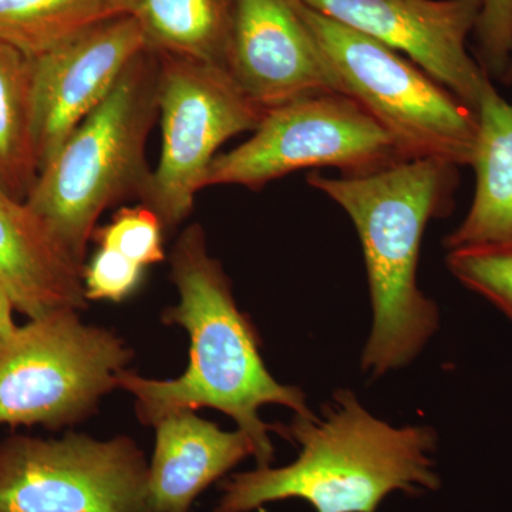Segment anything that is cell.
Returning a JSON list of instances; mask_svg holds the SVG:
<instances>
[{
  "label": "cell",
  "instance_id": "9a60e30c",
  "mask_svg": "<svg viewBox=\"0 0 512 512\" xmlns=\"http://www.w3.org/2000/svg\"><path fill=\"white\" fill-rule=\"evenodd\" d=\"M476 113V192L466 218L444 238L447 254L512 251V104L488 80Z\"/></svg>",
  "mask_w": 512,
  "mask_h": 512
},
{
  "label": "cell",
  "instance_id": "4fadbf2b",
  "mask_svg": "<svg viewBox=\"0 0 512 512\" xmlns=\"http://www.w3.org/2000/svg\"><path fill=\"white\" fill-rule=\"evenodd\" d=\"M83 268L28 202L0 187V288L29 319L87 306Z\"/></svg>",
  "mask_w": 512,
  "mask_h": 512
},
{
  "label": "cell",
  "instance_id": "603a6c76",
  "mask_svg": "<svg viewBox=\"0 0 512 512\" xmlns=\"http://www.w3.org/2000/svg\"><path fill=\"white\" fill-rule=\"evenodd\" d=\"M13 309L15 305L10 301L8 293L0 288V350L8 345L19 329L13 320Z\"/></svg>",
  "mask_w": 512,
  "mask_h": 512
},
{
  "label": "cell",
  "instance_id": "cb8c5ba5",
  "mask_svg": "<svg viewBox=\"0 0 512 512\" xmlns=\"http://www.w3.org/2000/svg\"><path fill=\"white\" fill-rule=\"evenodd\" d=\"M501 82L508 84V86H512V57L510 64H508L507 70H505L504 76L501 77Z\"/></svg>",
  "mask_w": 512,
  "mask_h": 512
},
{
  "label": "cell",
  "instance_id": "2e32d148",
  "mask_svg": "<svg viewBox=\"0 0 512 512\" xmlns=\"http://www.w3.org/2000/svg\"><path fill=\"white\" fill-rule=\"evenodd\" d=\"M235 0H131L153 52L224 66Z\"/></svg>",
  "mask_w": 512,
  "mask_h": 512
},
{
  "label": "cell",
  "instance_id": "9c48e42d",
  "mask_svg": "<svg viewBox=\"0 0 512 512\" xmlns=\"http://www.w3.org/2000/svg\"><path fill=\"white\" fill-rule=\"evenodd\" d=\"M0 512H153L148 463L126 436L0 443Z\"/></svg>",
  "mask_w": 512,
  "mask_h": 512
},
{
  "label": "cell",
  "instance_id": "ac0fdd59",
  "mask_svg": "<svg viewBox=\"0 0 512 512\" xmlns=\"http://www.w3.org/2000/svg\"><path fill=\"white\" fill-rule=\"evenodd\" d=\"M37 175L30 59L0 40V187L26 201Z\"/></svg>",
  "mask_w": 512,
  "mask_h": 512
},
{
  "label": "cell",
  "instance_id": "8fae6325",
  "mask_svg": "<svg viewBox=\"0 0 512 512\" xmlns=\"http://www.w3.org/2000/svg\"><path fill=\"white\" fill-rule=\"evenodd\" d=\"M146 49L140 23L124 15L97 23L30 59L39 173Z\"/></svg>",
  "mask_w": 512,
  "mask_h": 512
},
{
  "label": "cell",
  "instance_id": "d6986e66",
  "mask_svg": "<svg viewBox=\"0 0 512 512\" xmlns=\"http://www.w3.org/2000/svg\"><path fill=\"white\" fill-rule=\"evenodd\" d=\"M163 222L144 204L121 207L109 224L96 228L93 239L100 248L113 249L137 265L160 264L165 259Z\"/></svg>",
  "mask_w": 512,
  "mask_h": 512
},
{
  "label": "cell",
  "instance_id": "7a4b0ae2",
  "mask_svg": "<svg viewBox=\"0 0 512 512\" xmlns=\"http://www.w3.org/2000/svg\"><path fill=\"white\" fill-rule=\"evenodd\" d=\"M458 181L457 165L437 158L360 175H308L349 215L362 244L373 311L362 369L375 379L409 366L439 330V308L419 288L417 266L424 231L453 210Z\"/></svg>",
  "mask_w": 512,
  "mask_h": 512
},
{
  "label": "cell",
  "instance_id": "e0dca14e",
  "mask_svg": "<svg viewBox=\"0 0 512 512\" xmlns=\"http://www.w3.org/2000/svg\"><path fill=\"white\" fill-rule=\"evenodd\" d=\"M131 15V0H0V40L29 59L97 23Z\"/></svg>",
  "mask_w": 512,
  "mask_h": 512
},
{
  "label": "cell",
  "instance_id": "7402d4cb",
  "mask_svg": "<svg viewBox=\"0 0 512 512\" xmlns=\"http://www.w3.org/2000/svg\"><path fill=\"white\" fill-rule=\"evenodd\" d=\"M474 36L478 63L501 80L512 57V0H480Z\"/></svg>",
  "mask_w": 512,
  "mask_h": 512
},
{
  "label": "cell",
  "instance_id": "ba28073f",
  "mask_svg": "<svg viewBox=\"0 0 512 512\" xmlns=\"http://www.w3.org/2000/svg\"><path fill=\"white\" fill-rule=\"evenodd\" d=\"M404 160L410 158L355 100L315 94L266 111L247 141L215 157L205 188L238 185L258 191L296 171L332 167L360 175Z\"/></svg>",
  "mask_w": 512,
  "mask_h": 512
},
{
  "label": "cell",
  "instance_id": "7c38bea8",
  "mask_svg": "<svg viewBox=\"0 0 512 512\" xmlns=\"http://www.w3.org/2000/svg\"><path fill=\"white\" fill-rule=\"evenodd\" d=\"M224 66L265 111L339 93L335 74L293 0H235Z\"/></svg>",
  "mask_w": 512,
  "mask_h": 512
},
{
  "label": "cell",
  "instance_id": "44dd1931",
  "mask_svg": "<svg viewBox=\"0 0 512 512\" xmlns=\"http://www.w3.org/2000/svg\"><path fill=\"white\" fill-rule=\"evenodd\" d=\"M144 269L113 249L99 247L83 268L87 301H124L143 281Z\"/></svg>",
  "mask_w": 512,
  "mask_h": 512
},
{
  "label": "cell",
  "instance_id": "5b68a950",
  "mask_svg": "<svg viewBox=\"0 0 512 512\" xmlns=\"http://www.w3.org/2000/svg\"><path fill=\"white\" fill-rule=\"evenodd\" d=\"M338 82L394 138L407 158L473 163L476 110L412 60L293 0Z\"/></svg>",
  "mask_w": 512,
  "mask_h": 512
},
{
  "label": "cell",
  "instance_id": "5bb4252c",
  "mask_svg": "<svg viewBox=\"0 0 512 512\" xmlns=\"http://www.w3.org/2000/svg\"><path fill=\"white\" fill-rule=\"evenodd\" d=\"M148 493L153 512H190L204 493L237 464L255 456L247 434L225 431L195 412H178L158 421Z\"/></svg>",
  "mask_w": 512,
  "mask_h": 512
},
{
  "label": "cell",
  "instance_id": "6da1fadb",
  "mask_svg": "<svg viewBox=\"0 0 512 512\" xmlns=\"http://www.w3.org/2000/svg\"><path fill=\"white\" fill-rule=\"evenodd\" d=\"M171 281L177 305L163 320L190 335V363L177 379H146L124 370L119 387L136 400L138 420L146 426L178 412L202 407L227 414L252 441L258 467H269L275 448L269 426L259 416L265 404L309 414L305 393L279 383L266 369L251 320L239 311L231 281L221 262L212 258L200 224L181 232L170 254Z\"/></svg>",
  "mask_w": 512,
  "mask_h": 512
},
{
  "label": "cell",
  "instance_id": "8992f818",
  "mask_svg": "<svg viewBox=\"0 0 512 512\" xmlns=\"http://www.w3.org/2000/svg\"><path fill=\"white\" fill-rule=\"evenodd\" d=\"M133 350L79 311L30 319L0 350V426L60 429L87 419L119 389Z\"/></svg>",
  "mask_w": 512,
  "mask_h": 512
},
{
  "label": "cell",
  "instance_id": "52a82bcc",
  "mask_svg": "<svg viewBox=\"0 0 512 512\" xmlns=\"http://www.w3.org/2000/svg\"><path fill=\"white\" fill-rule=\"evenodd\" d=\"M161 154L141 204L156 212L164 229L177 228L205 188L218 148L254 131L266 111L222 64L157 53Z\"/></svg>",
  "mask_w": 512,
  "mask_h": 512
},
{
  "label": "cell",
  "instance_id": "277c9868",
  "mask_svg": "<svg viewBox=\"0 0 512 512\" xmlns=\"http://www.w3.org/2000/svg\"><path fill=\"white\" fill-rule=\"evenodd\" d=\"M160 59L146 49L109 96L40 170L26 202L86 264L87 245L104 211L137 198L150 181L147 141L158 120Z\"/></svg>",
  "mask_w": 512,
  "mask_h": 512
},
{
  "label": "cell",
  "instance_id": "ffe728a7",
  "mask_svg": "<svg viewBox=\"0 0 512 512\" xmlns=\"http://www.w3.org/2000/svg\"><path fill=\"white\" fill-rule=\"evenodd\" d=\"M446 261L460 284L493 303L512 322V251L450 252Z\"/></svg>",
  "mask_w": 512,
  "mask_h": 512
},
{
  "label": "cell",
  "instance_id": "3957f363",
  "mask_svg": "<svg viewBox=\"0 0 512 512\" xmlns=\"http://www.w3.org/2000/svg\"><path fill=\"white\" fill-rule=\"evenodd\" d=\"M275 430L298 444V458L224 481L214 512H251L289 498L306 501L316 512H376L394 491L439 488L431 458L436 431L377 419L350 390H338L322 416L295 413L289 426Z\"/></svg>",
  "mask_w": 512,
  "mask_h": 512
},
{
  "label": "cell",
  "instance_id": "30bf717a",
  "mask_svg": "<svg viewBox=\"0 0 512 512\" xmlns=\"http://www.w3.org/2000/svg\"><path fill=\"white\" fill-rule=\"evenodd\" d=\"M404 55L476 110L487 72L470 56L480 0H299Z\"/></svg>",
  "mask_w": 512,
  "mask_h": 512
}]
</instances>
